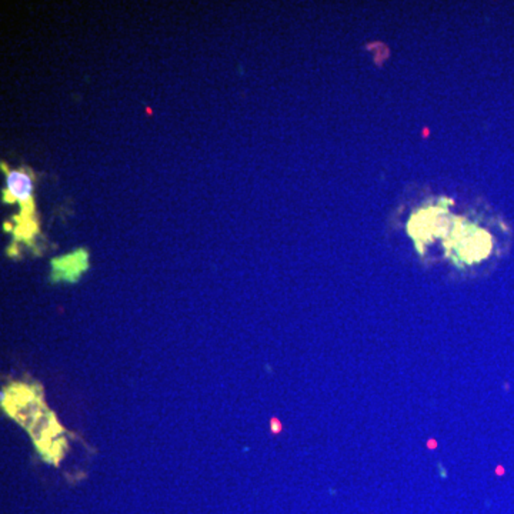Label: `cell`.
Segmentation results:
<instances>
[{
    "label": "cell",
    "mask_w": 514,
    "mask_h": 514,
    "mask_svg": "<svg viewBox=\"0 0 514 514\" xmlns=\"http://www.w3.org/2000/svg\"><path fill=\"white\" fill-rule=\"evenodd\" d=\"M4 170L6 171L7 189L4 190V204H13L18 202L21 205V216L14 217L16 229H14V239L16 240H32L33 236L38 233V224L35 219V202H33V179L32 173L28 169L21 170H9L6 165Z\"/></svg>",
    "instance_id": "6da1fadb"
},
{
    "label": "cell",
    "mask_w": 514,
    "mask_h": 514,
    "mask_svg": "<svg viewBox=\"0 0 514 514\" xmlns=\"http://www.w3.org/2000/svg\"><path fill=\"white\" fill-rule=\"evenodd\" d=\"M88 250L86 248H77L76 252L69 253L66 256H60L52 260V280L53 282H76L83 272L88 269Z\"/></svg>",
    "instance_id": "7a4b0ae2"
}]
</instances>
